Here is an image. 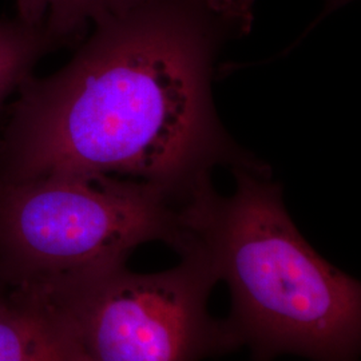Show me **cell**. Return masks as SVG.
I'll return each mask as SVG.
<instances>
[{"label": "cell", "instance_id": "cell-1", "mask_svg": "<svg viewBox=\"0 0 361 361\" xmlns=\"http://www.w3.org/2000/svg\"><path fill=\"white\" fill-rule=\"evenodd\" d=\"M225 34L195 0H145L92 27L63 68L19 87L0 180L98 174L192 193L245 161L212 92Z\"/></svg>", "mask_w": 361, "mask_h": 361}, {"label": "cell", "instance_id": "cell-2", "mask_svg": "<svg viewBox=\"0 0 361 361\" xmlns=\"http://www.w3.org/2000/svg\"><path fill=\"white\" fill-rule=\"evenodd\" d=\"M231 169V195H219L210 180L193 194L178 253L200 252L229 284L237 325L261 350L355 361L360 285L298 232L269 169L253 158Z\"/></svg>", "mask_w": 361, "mask_h": 361}, {"label": "cell", "instance_id": "cell-3", "mask_svg": "<svg viewBox=\"0 0 361 361\" xmlns=\"http://www.w3.org/2000/svg\"><path fill=\"white\" fill-rule=\"evenodd\" d=\"M219 280L197 250L180 265L141 274L126 264L42 283L11 285L62 361H198L232 332L207 314Z\"/></svg>", "mask_w": 361, "mask_h": 361}, {"label": "cell", "instance_id": "cell-4", "mask_svg": "<svg viewBox=\"0 0 361 361\" xmlns=\"http://www.w3.org/2000/svg\"><path fill=\"white\" fill-rule=\"evenodd\" d=\"M194 192L98 174L0 180V277L31 284L126 264L152 241L178 252Z\"/></svg>", "mask_w": 361, "mask_h": 361}, {"label": "cell", "instance_id": "cell-5", "mask_svg": "<svg viewBox=\"0 0 361 361\" xmlns=\"http://www.w3.org/2000/svg\"><path fill=\"white\" fill-rule=\"evenodd\" d=\"M145 0H16L18 19L54 46L78 43L92 27Z\"/></svg>", "mask_w": 361, "mask_h": 361}, {"label": "cell", "instance_id": "cell-6", "mask_svg": "<svg viewBox=\"0 0 361 361\" xmlns=\"http://www.w3.org/2000/svg\"><path fill=\"white\" fill-rule=\"evenodd\" d=\"M0 361H62L38 319L11 293L0 296Z\"/></svg>", "mask_w": 361, "mask_h": 361}, {"label": "cell", "instance_id": "cell-7", "mask_svg": "<svg viewBox=\"0 0 361 361\" xmlns=\"http://www.w3.org/2000/svg\"><path fill=\"white\" fill-rule=\"evenodd\" d=\"M54 47L46 35L18 18L0 20V104L31 77L40 58Z\"/></svg>", "mask_w": 361, "mask_h": 361}, {"label": "cell", "instance_id": "cell-8", "mask_svg": "<svg viewBox=\"0 0 361 361\" xmlns=\"http://www.w3.org/2000/svg\"><path fill=\"white\" fill-rule=\"evenodd\" d=\"M226 32L246 35L255 19V0H195Z\"/></svg>", "mask_w": 361, "mask_h": 361}, {"label": "cell", "instance_id": "cell-9", "mask_svg": "<svg viewBox=\"0 0 361 361\" xmlns=\"http://www.w3.org/2000/svg\"><path fill=\"white\" fill-rule=\"evenodd\" d=\"M0 296H1V293H0Z\"/></svg>", "mask_w": 361, "mask_h": 361}]
</instances>
